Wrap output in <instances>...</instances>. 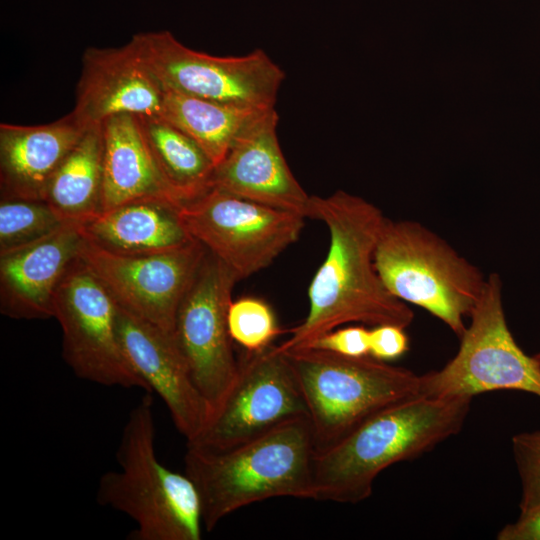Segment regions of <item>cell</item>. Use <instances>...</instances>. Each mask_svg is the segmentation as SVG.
Instances as JSON below:
<instances>
[{"mask_svg":"<svg viewBox=\"0 0 540 540\" xmlns=\"http://www.w3.org/2000/svg\"><path fill=\"white\" fill-rule=\"evenodd\" d=\"M311 218L326 225L328 251L309 284L306 317L287 330L290 336L276 345L277 350L302 347L351 323L407 328L413 311L389 292L375 266L376 247L388 219L383 212L339 190L326 197L311 196Z\"/></svg>","mask_w":540,"mask_h":540,"instance_id":"cell-1","label":"cell"},{"mask_svg":"<svg viewBox=\"0 0 540 540\" xmlns=\"http://www.w3.org/2000/svg\"><path fill=\"white\" fill-rule=\"evenodd\" d=\"M472 398L419 396L372 415L336 443L316 452L314 500L356 504L370 497L377 476L457 434Z\"/></svg>","mask_w":540,"mask_h":540,"instance_id":"cell-2","label":"cell"},{"mask_svg":"<svg viewBox=\"0 0 540 540\" xmlns=\"http://www.w3.org/2000/svg\"><path fill=\"white\" fill-rule=\"evenodd\" d=\"M317 449L308 417H298L233 448L187 447L184 472L195 483L206 531L248 505L276 497L314 499Z\"/></svg>","mask_w":540,"mask_h":540,"instance_id":"cell-3","label":"cell"},{"mask_svg":"<svg viewBox=\"0 0 540 540\" xmlns=\"http://www.w3.org/2000/svg\"><path fill=\"white\" fill-rule=\"evenodd\" d=\"M152 393H145L124 424L118 470L101 475L96 499L136 524L133 539L200 540L202 506L198 489L184 472L162 464L156 453Z\"/></svg>","mask_w":540,"mask_h":540,"instance_id":"cell-4","label":"cell"},{"mask_svg":"<svg viewBox=\"0 0 540 540\" xmlns=\"http://www.w3.org/2000/svg\"><path fill=\"white\" fill-rule=\"evenodd\" d=\"M282 353L301 390L317 452L377 412L424 395L422 375L371 356L349 357L306 347Z\"/></svg>","mask_w":540,"mask_h":540,"instance_id":"cell-5","label":"cell"},{"mask_svg":"<svg viewBox=\"0 0 540 540\" xmlns=\"http://www.w3.org/2000/svg\"><path fill=\"white\" fill-rule=\"evenodd\" d=\"M375 266L391 294L425 309L461 338L467 328L465 318L486 282L475 265L421 223L387 219Z\"/></svg>","mask_w":540,"mask_h":540,"instance_id":"cell-6","label":"cell"},{"mask_svg":"<svg viewBox=\"0 0 540 540\" xmlns=\"http://www.w3.org/2000/svg\"><path fill=\"white\" fill-rule=\"evenodd\" d=\"M460 338L456 355L441 369L422 375L423 394L464 396L518 390L540 397V367L516 343L502 299V281L492 273Z\"/></svg>","mask_w":540,"mask_h":540,"instance_id":"cell-7","label":"cell"},{"mask_svg":"<svg viewBox=\"0 0 540 540\" xmlns=\"http://www.w3.org/2000/svg\"><path fill=\"white\" fill-rule=\"evenodd\" d=\"M131 40L165 90L251 109L275 108L285 73L261 49L213 56L185 46L166 30L138 33Z\"/></svg>","mask_w":540,"mask_h":540,"instance_id":"cell-8","label":"cell"},{"mask_svg":"<svg viewBox=\"0 0 540 540\" xmlns=\"http://www.w3.org/2000/svg\"><path fill=\"white\" fill-rule=\"evenodd\" d=\"M187 233L223 262L238 280L268 267L295 243L305 217L209 188L183 203Z\"/></svg>","mask_w":540,"mask_h":540,"instance_id":"cell-9","label":"cell"},{"mask_svg":"<svg viewBox=\"0 0 540 540\" xmlns=\"http://www.w3.org/2000/svg\"><path fill=\"white\" fill-rule=\"evenodd\" d=\"M237 374L206 426L187 447L224 451L284 422L308 417L293 370L284 353L271 345L243 353Z\"/></svg>","mask_w":540,"mask_h":540,"instance_id":"cell-10","label":"cell"},{"mask_svg":"<svg viewBox=\"0 0 540 540\" xmlns=\"http://www.w3.org/2000/svg\"><path fill=\"white\" fill-rule=\"evenodd\" d=\"M115 313L113 298L78 257L54 298L53 318L62 329L64 361L80 379L151 393L123 352Z\"/></svg>","mask_w":540,"mask_h":540,"instance_id":"cell-11","label":"cell"},{"mask_svg":"<svg viewBox=\"0 0 540 540\" xmlns=\"http://www.w3.org/2000/svg\"><path fill=\"white\" fill-rule=\"evenodd\" d=\"M238 281L223 262L207 252L175 316L173 338L211 414L238 371L227 320Z\"/></svg>","mask_w":540,"mask_h":540,"instance_id":"cell-12","label":"cell"},{"mask_svg":"<svg viewBox=\"0 0 540 540\" xmlns=\"http://www.w3.org/2000/svg\"><path fill=\"white\" fill-rule=\"evenodd\" d=\"M207 252L192 240L165 253L119 255L84 237L79 257L118 306L172 335L177 309Z\"/></svg>","mask_w":540,"mask_h":540,"instance_id":"cell-13","label":"cell"},{"mask_svg":"<svg viewBox=\"0 0 540 540\" xmlns=\"http://www.w3.org/2000/svg\"><path fill=\"white\" fill-rule=\"evenodd\" d=\"M275 108L259 112L215 166L210 188L311 218L309 196L282 153Z\"/></svg>","mask_w":540,"mask_h":540,"instance_id":"cell-14","label":"cell"},{"mask_svg":"<svg viewBox=\"0 0 540 540\" xmlns=\"http://www.w3.org/2000/svg\"><path fill=\"white\" fill-rule=\"evenodd\" d=\"M116 329L125 356L137 374L166 405L186 442L206 426L211 407L197 388L173 336L127 312L116 303Z\"/></svg>","mask_w":540,"mask_h":540,"instance_id":"cell-15","label":"cell"},{"mask_svg":"<svg viewBox=\"0 0 540 540\" xmlns=\"http://www.w3.org/2000/svg\"><path fill=\"white\" fill-rule=\"evenodd\" d=\"M165 89L134 42L87 48L71 111L85 127L118 114L160 116Z\"/></svg>","mask_w":540,"mask_h":540,"instance_id":"cell-16","label":"cell"},{"mask_svg":"<svg viewBox=\"0 0 540 540\" xmlns=\"http://www.w3.org/2000/svg\"><path fill=\"white\" fill-rule=\"evenodd\" d=\"M84 237L72 222L48 237L0 254V312L16 320L54 317L56 291Z\"/></svg>","mask_w":540,"mask_h":540,"instance_id":"cell-17","label":"cell"},{"mask_svg":"<svg viewBox=\"0 0 540 540\" xmlns=\"http://www.w3.org/2000/svg\"><path fill=\"white\" fill-rule=\"evenodd\" d=\"M87 128L72 112L41 125L1 123V198L43 200L53 174Z\"/></svg>","mask_w":540,"mask_h":540,"instance_id":"cell-18","label":"cell"},{"mask_svg":"<svg viewBox=\"0 0 540 540\" xmlns=\"http://www.w3.org/2000/svg\"><path fill=\"white\" fill-rule=\"evenodd\" d=\"M101 131V211L144 200L163 201L177 207L182 205L162 178L137 115L111 116L101 123Z\"/></svg>","mask_w":540,"mask_h":540,"instance_id":"cell-19","label":"cell"},{"mask_svg":"<svg viewBox=\"0 0 540 540\" xmlns=\"http://www.w3.org/2000/svg\"><path fill=\"white\" fill-rule=\"evenodd\" d=\"M173 204L144 200L100 211L80 222L82 235L100 248L119 255H154L178 249L194 240Z\"/></svg>","mask_w":540,"mask_h":540,"instance_id":"cell-20","label":"cell"},{"mask_svg":"<svg viewBox=\"0 0 540 540\" xmlns=\"http://www.w3.org/2000/svg\"><path fill=\"white\" fill-rule=\"evenodd\" d=\"M101 124L86 129L50 179L43 200L68 222H80L101 211Z\"/></svg>","mask_w":540,"mask_h":540,"instance_id":"cell-21","label":"cell"},{"mask_svg":"<svg viewBox=\"0 0 540 540\" xmlns=\"http://www.w3.org/2000/svg\"><path fill=\"white\" fill-rule=\"evenodd\" d=\"M137 117L162 178L182 204L207 191L215 168L209 155L162 117Z\"/></svg>","mask_w":540,"mask_h":540,"instance_id":"cell-22","label":"cell"},{"mask_svg":"<svg viewBox=\"0 0 540 540\" xmlns=\"http://www.w3.org/2000/svg\"><path fill=\"white\" fill-rule=\"evenodd\" d=\"M263 110L266 109L227 105L165 90L160 117L192 138L216 166L241 130Z\"/></svg>","mask_w":540,"mask_h":540,"instance_id":"cell-23","label":"cell"},{"mask_svg":"<svg viewBox=\"0 0 540 540\" xmlns=\"http://www.w3.org/2000/svg\"><path fill=\"white\" fill-rule=\"evenodd\" d=\"M69 223L44 200L1 198L0 254L40 241Z\"/></svg>","mask_w":540,"mask_h":540,"instance_id":"cell-24","label":"cell"},{"mask_svg":"<svg viewBox=\"0 0 540 540\" xmlns=\"http://www.w3.org/2000/svg\"><path fill=\"white\" fill-rule=\"evenodd\" d=\"M228 328L233 342L246 352H260L270 347L282 333L272 307L257 297L232 300L228 309Z\"/></svg>","mask_w":540,"mask_h":540,"instance_id":"cell-25","label":"cell"},{"mask_svg":"<svg viewBox=\"0 0 540 540\" xmlns=\"http://www.w3.org/2000/svg\"><path fill=\"white\" fill-rule=\"evenodd\" d=\"M512 450L522 484L520 511L540 508V431L512 438Z\"/></svg>","mask_w":540,"mask_h":540,"instance_id":"cell-26","label":"cell"},{"mask_svg":"<svg viewBox=\"0 0 540 540\" xmlns=\"http://www.w3.org/2000/svg\"><path fill=\"white\" fill-rule=\"evenodd\" d=\"M369 333L370 329L361 324L338 327L298 348H313L349 357L369 356Z\"/></svg>","mask_w":540,"mask_h":540,"instance_id":"cell-27","label":"cell"},{"mask_svg":"<svg viewBox=\"0 0 540 540\" xmlns=\"http://www.w3.org/2000/svg\"><path fill=\"white\" fill-rule=\"evenodd\" d=\"M404 329L393 324L371 327L369 356L387 362L404 355L409 349V338Z\"/></svg>","mask_w":540,"mask_h":540,"instance_id":"cell-28","label":"cell"},{"mask_svg":"<svg viewBox=\"0 0 540 540\" xmlns=\"http://www.w3.org/2000/svg\"><path fill=\"white\" fill-rule=\"evenodd\" d=\"M498 540H540V508L520 513L519 518L504 526Z\"/></svg>","mask_w":540,"mask_h":540,"instance_id":"cell-29","label":"cell"},{"mask_svg":"<svg viewBox=\"0 0 540 540\" xmlns=\"http://www.w3.org/2000/svg\"><path fill=\"white\" fill-rule=\"evenodd\" d=\"M533 357L537 361V363H538V365L540 367V351L536 355H534Z\"/></svg>","mask_w":540,"mask_h":540,"instance_id":"cell-30","label":"cell"}]
</instances>
